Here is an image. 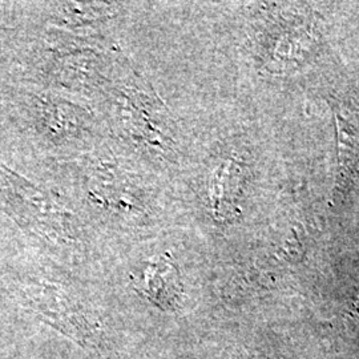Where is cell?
<instances>
[{
	"label": "cell",
	"instance_id": "2",
	"mask_svg": "<svg viewBox=\"0 0 359 359\" xmlns=\"http://www.w3.org/2000/svg\"><path fill=\"white\" fill-rule=\"evenodd\" d=\"M338 139L339 185L359 170V127L353 124L342 111L335 112Z\"/></svg>",
	"mask_w": 359,
	"mask_h": 359
},
{
	"label": "cell",
	"instance_id": "3",
	"mask_svg": "<svg viewBox=\"0 0 359 359\" xmlns=\"http://www.w3.org/2000/svg\"><path fill=\"white\" fill-rule=\"evenodd\" d=\"M238 182V168L233 161H226L218 168L213 175L210 191H212V201L213 209L218 216H225L233 210V193L234 187Z\"/></svg>",
	"mask_w": 359,
	"mask_h": 359
},
{
	"label": "cell",
	"instance_id": "4",
	"mask_svg": "<svg viewBox=\"0 0 359 359\" xmlns=\"http://www.w3.org/2000/svg\"><path fill=\"white\" fill-rule=\"evenodd\" d=\"M358 301H359V297H358Z\"/></svg>",
	"mask_w": 359,
	"mask_h": 359
},
{
	"label": "cell",
	"instance_id": "1",
	"mask_svg": "<svg viewBox=\"0 0 359 359\" xmlns=\"http://www.w3.org/2000/svg\"><path fill=\"white\" fill-rule=\"evenodd\" d=\"M145 283L144 292L158 305L165 308L173 306L180 294V280L177 270L167 262H156L148 265L142 276Z\"/></svg>",
	"mask_w": 359,
	"mask_h": 359
}]
</instances>
